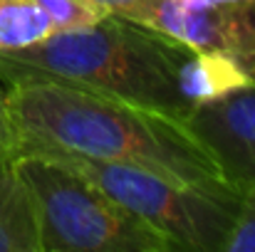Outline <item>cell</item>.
Wrapping results in <instances>:
<instances>
[{
  "mask_svg": "<svg viewBox=\"0 0 255 252\" xmlns=\"http://www.w3.org/2000/svg\"><path fill=\"white\" fill-rule=\"evenodd\" d=\"M94 2L102 5L107 12H114V15H122V17H129V20L144 25L146 15L151 12V7L159 0H94Z\"/></svg>",
  "mask_w": 255,
  "mask_h": 252,
  "instance_id": "obj_12",
  "label": "cell"
},
{
  "mask_svg": "<svg viewBox=\"0 0 255 252\" xmlns=\"http://www.w3.org/2000/svg\"><path fill=\"white\" fill-rule=\"evenodd\" d=\"M37 213L40 252H173V243L82 170L45 154L15 156Z\"/></svg>",
  "mask_w": 255,
  "mask_h": 252,
  "instance_id": "obj_3",
  "label": "cell"
},
{
  "mask_svg": "<svg viewBox=\"0 0 255 252\" xmlns=\"http://www.w3.org/2000/svg\"><path fill=\"white\" fill-rule=\"evenodd\" d=\"M55 32L35 0H0V52L35 45Z\"/></svg>",
  "mask_w": 255,
  "mask_h": 252,
  "instance_id": "obj_9",
  "label": "cell"
},
{
  "mask_svg": "<svg viewBox=\"0 0 255 252\" xmlns=\"http://www.w3.org/2000/svg\"><path fill=\"white\" fill-rule=\"evenodd\" d=\"M144 25L156 27L198 52L233 60L255 82V7H186L159 0Z\"/></svg>",
  "mask_w": 255,
  "mask_h": 252,
  "instance_id": "obj_6",
  "label": "cell"
},
{
  "mask_svg": "<svg viewBox=\"0 0 255 252\" xmlns=\"http://www.w3.org/2000/svg\"><path fill=\"white\" fill-rule=\"evenodd\" d=\"M186 7H255V0H176Z\"/></svg>",
  "mask_w": 255,
  "mask_h": 252,
  "instance_id": "obj_13",
  "label": "cell"
},
{
  "mask_svg": "<svg viewBox=\"0 0 255 252\" xmlns=\"http://www.w3.org/2000/svg\"><path fill=\"white\" fill-rule=\"evenodd\" d=\"M223 252H255V188H251L241 200Z\"/></svg>",
  "mask_w": 255,
  "mask_h": 252,
  "instance_id": "obj_11",
  "label": "cell"
},
{
  "mask_svg": "<svg viewBox=\"0 0 255 252\" xmlns=\"http://www.w3.org/2000/svg\"><path fill=\"white\" fill-rule=\"evenodd\" d=\"M251 82V77L228 57L218 52H198L188 57V62L181 70V89L191 106L216 99L231 89H238Z\"/></svg>",
  "mask_w": 255,
  "mask_h": 252,
  "instance_id": "obj_8",
  "label": "cell"
},
{
  "mask_svg": "<svg viewBox=\"0 0 255 252\" xmlns=\"http://www.w3.org/2000/svg\"><path fill=\"white\" fill-rule=\"evenodd\" d=\"M45 154L82 170L109 198L131 210L156 233L169 238L176 250L223 252L243 195L211 193L178 183L149 168L87 159L65 151H25ZM20 156V154H17Z\"/></svg>",
  "mask_w": 255,
  "mask_h": 252,
  "instance_id": "obj_4",
  "label": "cell"
},
{
  "mask_svg": "<svg viewBox=\"0 0 255 252\" xmlns=\"http://www.w3.org/2000/svg\"><path fill=\"white\" fill-rule=\"evenodd\" d=\"M186 124L213 154L231 188H255V82L196 104Z\"/></svg>",
  "mask_w": 255,
  "mask_h": 252,
  "instance_id": "obj_5",
  "label": "cell"
},
{
  "mask_svg": "<svg viewBox=\"0 0 255 252\" xmlns=\"http://www.w3.org/2000/svg\"><path fill=\"white\" fill-rule=\"evenodd\" d=\"M0 252H40L35 200L7 151L0 154Z\"/></svg>",
  "mask_w": 255,
  "mask_h": 252,
  "instance_id": "obj_7",
  "label": "cell"
},
{
  "mask_svg": "<svg viewBox=\"0 0 255 252\" xmlns=\"http://www.w3.org/2000/svg\"><path fill=\"white\" fill-rule=\"evenodd\" d=\"M0 91L12 156L65 151L134 164L211 193L241 195L178 116L57 80H15Z\"/></svg>",
  "mask_w": 255,
  "mask_h": 252,
  "instance_id": "obj_1",
  "label": "cell"
},
{
  "mask_svg": "<svg viewBox=\"0 0 255 252\" xmlns=\"http://www.w3.org/2000/svg\"><path fill=\"white\" fill-rule=\"evenodd\" d=\"M35 2L52 20L55 32L94 25L97 20L107 15V10L97 5L94 0H35Z\"/></svg>",
  "mask_w": 255,
  "mask_h": 252,
  "instance_id": "obj_10",
  "label": "cell"
},
{
  "mask_svg": "<svg viewBox=\"0 0 255 252\" xmlns=\"http://www.w3.org/2000/svg\"><path fill=\"white\" fill-rule=\"evenodd\" d=\"M2 151L10 154V149H7V121H5V114H2V91H0V154Z\"/></svg>",
  "mask_w": 255,
  "mask_h": 252,
  "instance_id": "obj_14",
  "label": "cell"
},
{
  "mask_svg": "<svg viewBox=\"0 0 255 252\" xmlns=\"http://www.w3.org/2000/svg\"><path fill=\"white\" fill-rule=\"evenodd\" d=\"M191 55L188 45L166 32L107 12L94 25L0 52V82H70L186 121L193 106L181 89V70Z\"/></svg>",
  "mask_w": 255,
  "mask_h": 252,
  "instance_id": "obj_2",
  "label": "cell"
}]
</instances>
